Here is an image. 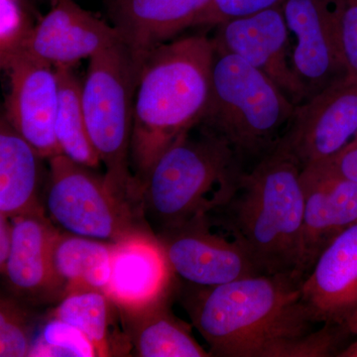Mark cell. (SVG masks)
Listing matches in <instances>:
<instances>
[{
	"instance_id": "1",
	"label": "cell",
	"mask_w": 357,
	"mask_h": 357,
	"mask_svg": "<svg viewBox=\"0 0 357 357\" xmlns=\"http://www.w3.org/2000/svg\"><path fill=\"white\" fill-rule=\"evenodd\" d=\"M303 280L263 274L222 285L183 289L182 305L211 356L325 357L338 354L344 326L317 324L302 297Z\"/></svg>"
},
{
	"instance_id": "2",
	"label": "cell",
	"mask_w": 357,
	"mask_h": 357,
	"mask_svg": "<svg viewBox=\"0 0 357 357\" xmlns=\"http://www.w3.org/2000/svg\"><path fill=\"white\" fill-rule=\"evenodd\" d=\"M215 55L213 38L192 35L160 45L141 66L130 151L140 192L157 159L201 123L210 102Z\"/></svg>"
},
{
	"instance_id": "3",
	"label": "cell",
	"mask_w": 357,
	"mask_h": 357,
	"mask_svg": "<svg viewBox=\"0 0 357 357\" xmlns=\"http://www.w3.org/2000/svg\"><path fill=\"white\" fill-rule=\"evenodd\" d=\"M301 172L297 160L277 147L252 170L244 171L236 194L215 211L243 241L263 274L300 279L304 220Z\"/></svg>"
},
{
	"instance_id": "4",
	"label": "cell",
	"mask_w": 357,
	"mask_h": 357,
	"mask_svg": "<svg viewBox=\"0 0 357 357\" xmlns=\"http://www.w3.org/2000/svg\"><path fill=\"white\" fill-rule=\"evenodd\" d=\"M197 129L183 134L157 159L142 185L145 218L159 231L220 210L245 171L227 140L201 124Z\"/></svg>"
},
{
	"instance_id": "5",
	"label": "cell",
	"mask_w": 357,
	"mask_h": 357,
	"mask_svg": "<svg viewBox=\"0 0 357 357\" xmlns=\"http://www.w3.org/2000/svg\"><path fill=\"white\" fill-rule=\"evenodd\" d=\"M215 50L210 102L199 124L227 140L241 161H260L280 144L297 105L243 59Z\"/></svg>"
},
{
	"instance_id": "6",
	"label": "cell",
	"mask_w": 357,
	"mask_h": 357,
	"mask_svg": "<svg viewBox=\"0 0 357 357\" xmlns=\"http://www.w3.org/2000/svg\"><path fill=\"white\" fill-rule=\"evenodd\" d=\"M139 69L123 42L89 58L82 103L91 144L115 194L143 211L131 170L134 96Z\"/></svg>"
},
{
	"instance_id": "7",
	"label": "cell",
	"mask_w": 357,
	"mask_h": 357,
	"mask_svg": "<svg viewBox=\"0 0 357 357\" xmlns=\"http://www.w3.org/2000/svg\"><path fill=\"white\" fill-rule=\"evenodd\" d=\"M63 154L49 159L43 195L47 218L74 236L115 243L138 234H154L144 213L124 201L105 176Z\"/></svg>"
},
{
	"instance_id": "8",
	"label": "cell",
	"mask_w": 357,
	"mask_h": 357,
	"mask_svg": "<svg viewBox=\"0 0 357 357\" xmlns=\"http://www.w3.org/2000/svg\"><path fill=\"white\" fill-rule=\"evenodd\" d=\"M174 275L192 285H222L263 275L252 255L218 213L156 234Z\"/></svg>"
},
{
	"instance_id": "9",
	"label": "cell",
	"mask_w": 357,
	"mask_h": 357,
	"mask_svg": "<svg viewBox=\"0 0 357 357\" xmlns=\"http://www.w3.org/2000/svg\"><path fill=\"white\" fill-rule=\"evenodd\" d=\"M357 131V79L345 76L297 105L278 147L303 168L331 158Z\"/></svg>"
},
{
	"instance_id": "10",
	"label": "cell",
	"mask_w": 357,
	"mask_h": 357,
	"mask_svg": "<svg viewBox=\"0 0 357 357\" xmlns=\"http://www.w3.org/2000/svg\"><path fill=\"white\" fill-rule=\"evenodd\" d=\"M0 65L9 79L2 115L42 158L62 154L55 136L59 102L56 68L24 52Z\"/></svg>"
},
{
	"instance_id": "11",
	"label": "cell",
	"mask_w": 357,
	"mask_h": 357,
	"mask_svg": "<svg viewBox=\"0 0 357 357\" xmlns=\"http://www.w3.org/2000/svg\"><path fill=\"white\" fill-rule=\"evenodd\" d=\"M290 33L282 7L227 21L217 26L215 48L234 54L269 77L294 105L307 100L296 76Z\"/></svg>"
},
{
	"instance_id": "12",
	"label": "cell",
	"mask_w": 357,
	"mask_h": 357,
	"mask_svg": "<svg viewBox=\"0 0 357 357\" xmlns=\"http://www.w3.org/2000/svg\"><path fill=\"white\" fill-rule=\"evenodd\" d=\"M282 9L296 42L294 70L309 100L347 76L335 36V0H287Z\"/></svg>"
},
{
	"instance_id": "13",
	"label": "cell",
	"mask_w": 357,
	"mask_h": 357,
	"mask_svg": "<svg viewBox=\"0 0 357 357\" xmlns=\"http://www.w3.org/2000/svg\"><path fill=\"white\" fill-rule=\"evenodd\" d=\"M121 42L114 25L84 10L74 0H59L37 21L20 52L55 68L74 67Z\"/></svg>"
},
{
	"instance_id": "14",
	"label": "cell",
	"mask_w": 357,
	"mask_h": 357,
	"mask_svg": "<svg viewBox=\"0 0 357 357\" xmlns=\"http://www.w3.org/2000/svg\"><path fill=\"white\" fill-rule=\"evenodd\" d=\"M301 183L304 220L298 275L304 280L326 245L357 222V184L335 177L317 164L302 169Z\"/></svg>"
},
{
	"instance_id": "15",
	"label": "cell",
	"mask_w": 357,
	"mask_h": 357,
	"mask_svg": "<svg viewBox=\"0 0 357 357\" xmlns=\"http://www.w3.org/2000/svg\"><path fill=\"white\" fill-rule=\"evenodd\" d=\"M318 323L347 325L357 312V222L342 230L317 258L301 285Z\"/></svg>"
},
{
	"instance_id": "16",
	"label": "cell",
	"mask_w": 357,
	"mask_h": 357,
	"mask_svg": "<svg viewBox=\"0 0 357 357\" xmlns=\"http://www.w3.org/2000/svg\"><path fill=\"white\" fill-rule=\"evenodd\" d=\"M175 276L155 234L114 243L107 295L122 311L142 309L169 296Z\"/></svg>"
},
{
	"instance_id": "17",
	"label": "cell",
	"mask_w": 357,
	"mask_h": 357,
	"mask_svg": "<svg viewBox=\"0 0 357 357\" xmlns=\"http://www.w3.org/2000/svg\"><path fill=\"white\" fill-rule=\"evenodd\" d=\"M211 0H107L112 25L119 30L140 70L147 56L178 33L194 26Z\"/></svg>"
},
{
	"instance_id": "18",
	"label": "cell",
	"mask_w": 357,
	"mask_h": 357,
	"mask_svg": "<svg viewBox=\"0 0 357 357\" xmlns=\"http://www.w3.org/2000/svg\"><path fill=\"white\" fill-rule=\"evenodd\" d=\"M11 222L13 243L1 268L11 291L28 299H60L52 263L58 227L46 215H20Z\"/></svg>"
},
{
	"instance_id": "19",
	"label": "cell",
	"mask_w": 357,
	"mask_h": 357,
	"mask_svg": "<svg viewBox=\"0 0 357 357\" xmlns=\"http://www.w3.org/2000/svg\"><path fill=\"white\" fill-rule=\"evenodd\" d=\"M43 159L1 115L0 215H46L41 195Z\"/></svg>"
},
{
	"instance_id": "20",
	"label": "cell",
	"mask_w": 357,
	"mask_h": 357,
	"mask_svg": "<svg viewBox=\"0 0 357 357\" xmlns=\"http://www.w3.org/2000/svg\"><path fill=\"white\" fill-rule=\"evenodd\" d=\"M114 243L74 236L58 229L52 245V263L60 300L70 294H107L112 275Z\"/></svg>"
},
{
	"instance_id": "21",
	"label": "cell",
	"mask_w": 357,
	"mask_h": 357,
	"mask_svg": "<svg viewBox=\"0 0 357 357\" xmlns=\"http://www.w3.org/2000/svg\"><path fill=\"white\" fill-rule=\"evenodd\" d=\"M167 297L121 316L136 356H211L192 335L191 326L169 309Z\"/></svg>"
},
{
	"instance_id": "22",
	"label": "cell",
	"mask_w": 357,
	"mask_h": 357,
	"mask_svg": "<svg viewBox=\"0 0 357 357\" xmlns=\"http://www.w3.org/2000/svg\"><path fill=\"white\" fill-rule=\"evenodd\" d=\"M51 316L81 331L98 356H126L132 351L121 309L105 293L70 294L60 300Z\"/></svg>"
},
{
	"instance_id": "23",
	"label": "cell",
	"mask_w": 357,
	"mask_h": 357,
	"mask_svg": "<svg viewBox=\"0 0 357 357\" xmlns=\"http://www.w3.org/2000/svg\"><path fill=\"white\" fill-rule=\"evenodd\" d=\"M59 102L55 136L61 153L89 168L100 164V157L89 139L83 103L82 83L73 67H57Z\"/></svg>"
},
{
	"instance_id": "24",
	"label": "cell",
	"mask_w": 357,
	"mask_h": 357,
	"mask_svg": "<svg viewBox=\"0 0 357 357\" xmlns=\"http://www.w3.org/2000/svg\"><path fill=\"white\" fill-rule=\"evenodd\" d=\"M29 356L93 357L98 352L81 331L50 314L35 330Z\"/></svg>"
},
{
	"instance_id": "25",
	"label": "cell",
	"mask_w": 357,
	"mask_h": 357,
	"mask_svg": "<svg viewBox=\"0 0 357 357\" xmlns=\"http://www.w3.org/2000/svg\"><path fill=\"white\" fill-rule=\"evenodd\" d=\"M34 324L29 312L6 297L0 302V356H29Z\"/></svg>"
},
{
	"instance_id": "26",
	"label": "cell",
	"mask_w": 357,
	"mask_h": 357,
	"mask_svg": "<svg viewBox=\"0 0 357 357\" xmlns=\"http://www.w3.org/2000/svg\"><path fill=\"white\" fill-rule=\"evenodd\" d=\"M36 23L28 0H0V64L22 50Z\"/></svg>"
},
{
	"instance_id": "27",
	"label": "cell",
	"mask_w": 357,
	"mask_h": 357,
	"mask_svg": "<svg viewBox=\"0 0 357 357\" xmlns=\"http://www.w3.org/2000/svg\"><path fill=\"white\" fill-rule=\"evenodd\" d=\"M335 28L347 76L357 79V0H335Z\"/></svg>"
},
{
	"instance_id": "28",
	"label": "cell",
	"mask_w": 357,
	"mask_h": 357,
	"mask_svg": "<svg viewBox=\"0 0 357 357\" xmlns=\"http://www.w3.org/2000/svg\"><path fill=\"white\" fill-rule=\"evenodd\" d=\"M287 0H211L194 26H218L227 21L282 7Z\"/></svg>"
},
{
	"instance_id": "29",
	"label": "cell",
	"mask_w": 357,
	"mask_h": 357,
	"mask_svg": "<svg viewBox=\"0 0 357 357\" xmlns=\"http://www.w3.org/2000/svg\"><path fill=\"white\" fill-rule=\"evenodd\" d=\"M314 164L335 177L357 184V141H351L331 158Z\"/></svg>"
},
{
	"instance_id": "30",
	"label": "cell",
	"mask_w": 357,
	"mask_h": 357,
	"mask_svg": "<svg viewBox=\"0 0 357 357\" xmlns=\"http://www.w3.org/2000/svg\"><path fill=\"white\" fill-rule=\"evenodd\" d=\"M13 243L11 218L0 215V267L6 264Z\"/></svg>"
},
{
	"instance_id": "31",
	"label": "cell",
	"mask_w": 357,
	"mask_h": 357,
	"mask_svg": "<svg viewBox=\"0 0 357 357\" xmlns=\"http://www.w3.org/2000/svg\"><path fill=\"white\" fill-rule=\"evenodd\" d=\"M338 356L357 357V340L344 351H340Z\"/></svg>"
},
{
	"instance_id": "32",
	"label": "cell",
	"mask_w": 357,
	"mask_h": 357,
	"mask_svg": "<svg viewBox=\"0 0 357 357\" xmlns=\"http://www.w3.org/2000/svg\"><path fill=\"white\" fill-rule=\"evenodd\" d=\"M345 326H347V330L349 331V333L357 335V312L356 314H354L351 319H349V321H347Z\"/></svg>"
},
{
	"instance_id": "33",
	"label": "cell",
	"mask_w": 357,
	"mask_h": 357,
	"mask_svg": "<svg viewBox=\"0 0 357 357\" xmlns=\"http://www.w3.org/2000/svg\"><path fill=\"white\" fill-rule=\"evenodd\" d=\"M58 1H59V0H50L51 6H55V4L57 3Z\"/></svg>"
},
{
	"instance_id": "34",
	"label": "cell",
	"mask_w": 357,
	"mask_h": 357,
	"mask_svg": "<svg viewBox=\"0 0 357 357\" xmlns=\"http://www.w3.org/2000/svg\"><path fill=\"white\" fill-rule=\"evenodd\" d=\"M354 140H356L357 141V131H356V136H354Z\"/></svg>"
}]
</instances>
